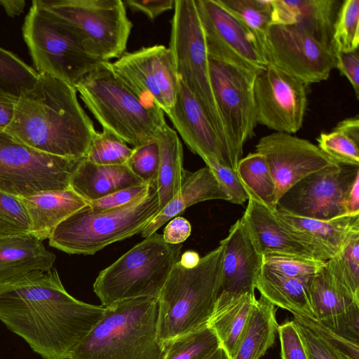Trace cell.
<instances>
[{"mask_svg": "<svg viewBox=\"0 0 359 359\" xmlns=\"http://www.w3.org/2000/svg\"><path fill=\"white\" fill-rule=\"evenodd\" d=\"M104 311L71 296L55 269L0 284V320L43 359H69Z\"/></svg>", "mask_w": 359, "mask_h": 359, "instance_id": "obj_1", "label": "cell"}, {"mask_svg": "<svg viewBox=\"0 0 359 359\" xmlns=\"http://www.w3.org/2000/svg\"><path fill=\"white\" fill-rule=\"evenodd\" d=\"M4 130L39 151L77 160L85 158L96 133L75 87L46 74H39L34 90L16 99Z\"/></svg>", "mask_w": 359, "mask_h": 359, "instance_id": "obj_2", "label": "cell"}, {"mask_svg": "<svg viewBox=\"0 0 359 359\" xmlns=\"http://www.w3.org/2000/svg\"><path fill=\"white\" fill-rule=\"evenodd\" d=\"M158 320L156 298L130 299L105 307L69 359H163Z\"/></svg>", "mask_w": 359, "mask_h": 359, "instance_id": "obj_3", "label": "cell"}, {"mask_svg": "<svg viewBox=\"0 0 359 359\" xmlns=\"http://www.w3.org/2000/svg\"><path fill=\"white\" fill-rule=\"evenodd\" d=\"M222 257L219 244L194 268L178 261L174 265L157 298L158 337L164 344L208 324L220 286Z\"/></svg>", "mask_w": 359, "mask_h": 359, "instance_id": "obj_4", "label": "cell"}, {"mask_svg": "<svg viewBox=\"0 0 359 359\" xmlns=\"http://www.w3.org/2000/svg\"><path fill=\"white\" fill-rule=\"evenodd\" d=\"M74 87L86 107L106 129L138 147L154 138L166 123L160 108L150 107L101 62Z\"/></svg>", "mask_w": 359, "mask_h": 359, "instance_id": "obj_5", "label": "cell"}, {"mask_svg": "<svg viewBox=\"0 0 359 359\" xmlns=\"http://www.w3.org/2000/svg\"><path fill=\"white\" fill-rule=\"evenodd\" d=\"M161 210L156 183L148 193L126 205L93 210L89 205L62 222L49 245L69 254L94 255L116 241L141 233Z\"/></svg>", "mask_w": 359, "mask_h": 359, "instance_id": "obj_6", "label": "cell"}, {"mask_svg": "<svg viewBox=\"0 0 359 359\" xmlns=\"http://www.w3.org/2000/svg\"><path fill=\"white\" fill-rule=\"evenodd\" d=\"M182 248L167 243L156 232L144 238L99 273L93 290L102 306L138 297L157 299Z\"/></svg>", "mask_w": 359, "mask_h": 359, "instance_id": "obj_7", "label": "cell"}, {"mask_svg": "<svg viewBox=\"0 0 359 359\" xmlns=\"http://www.w3.org/2000/svg\"><path fill=\"white\" fill-rule=\"evenodd\" d=\"M22 36L38 74H46L74 85L100 60L86 49L78 33L34 0L22 26Z\"/></svg>", "mask_w": 359, "mask_h": 359, "instance_id": "obj_8", "label": "cell"}, {"mask_svg": "<svg viewBox=\"0 0 359 359\" xmlns=\"http://www.w3.org/2000/svg\"><path fill=\"white\" fill-rule=\"evenodd\" d=\"M169 43L179 79L212 122L232 169L231 150L212 89L209 57L194 0H175Z\"/></svg>", "mask_w": 359, "mask_h": 359, "instance_id": "obj_9", "label": "cell"}, {"mask_svg": "<svg viewBox=\"0 0 359 359\" xmlns=\"http://www.w3.org/2000/svg\"><path fill=\"white\" fill-rule=\"evenodd\" d=\"M80 36L88 51L102 62L120 57L133 27L121 0H41Z\"/></svg>", "mask_w": 359, "mask_h": 359, "instance_id": "obj_10", "label": "cell"}, {"mask_svg": "<svg viewBox=\"0 0 359 359\" xmlns=\"http://www.w3.org/2000/svg\"><path fill=\"white\" fill-rule=\"evenodd\" d=\"M81 160L42 153L0 130V191L27 197L70 188L71 177Z\"/></svg>", "mask_w": 359, "mask_h": 359, "instance_id": "obj_11", "label": "cell"}, {"mask_svg": "<svg viewBox=\"0 0 359 359\" xmlns=\"http://www.w3.org/2000/svg\"><path fill=\"white\" fill-rule=\"evenodd\" d=\"M215 98L228 136L236 170L243 146L257 124L254 85L259 73L209 58Z\"/></svg>", "mask_w": 359, "mask_h": 359, "instance_id": "obj_12", "label": "cell"}, {"mask_svg": "<svg viewBox=\"0 0 359 359\" xmlns=\"http://www.w3.org/2000/svg\"><path fill=\"white\" fill-rule=\"evenodd\" d=\"M359 177V166L334 163L305 177L278 200L276 209L318 220L347 215L346 196Z\"/></svg>", "mask_w": 359, "mask_h": 359, "instance_id": "obj_13", "label": "cell"}, {"mask_svg": "<svg viewBox=\"0 0 359 359\" xmlns=\"http://www.w3.org/2000/svg\"><path fill=\"white\" fill-rule=\"evenodd\" d=\"M262 48L268 65L306 86L327 80L335 68L332 46L293 27L270 25Z\"/></svg>", "mask_w": 359, "mask_h": 359, "instance_id": "obj_14", "label": "cell"}, {"mask_svg": "<svg viewBox=\"0 0 359 359\" xmlns=\"http://www.w3.org/2000/svg\"><path fill=\"white\" fill-rule=\"evenodd\" d=\"M209 58L259 73L268 66L255 34L217 0H194Z\"/></svg>", "mask_w": 359, "mask_h": 359, "instance_id": "obj_15", "label": "cell"}, {"mask_svg": "<svg viewBox=\"0 0 359 359\" xmlns=\"http://www.w3.org/2000/svg\"><path fill=\"white\" fill-rule=\"evenodd\" d=\"M306 86L268 65L257 75L254 85L257 123L277 133L298 132L307 107Z\"/></svg>", "mask_w": 359, "mask_h": 359, "instance_id": "obj_16", "label": "cell"}, {"mask_svg": "<svg viewBox=\"0 0 359 359\" xmlns=\"http://www.w3.org/2000/svg\"><path fill=\"white\" fill-rule=\"evenodd\" d=\"M255 151L265 158L280 197L305 177L337 163L309 140L274 132L260 138Z\"/></svg>", "mask_w": 359, "mask_h": 359, "instance_id": "obj_17", "label": "cell"}, {"mask_svg": "<svg viewBox=\"0 0 359 359\" xmlns=\"http://www.w3.org/2000/svg\"><path fill=\"white\" fill-rule=\"evenodd\" d=\"M219 244L223 247L222 278L215 310L239 296L255 293L264 266V255L243 217L231 226Z\"/></svg>", "mask_w": 359, "mask_h": 359, "instance_id": "obj_18", "label": "cell"}, {"mask_svg": "<svg viewBox=\"0 0 359 359\" xmlns=\"http://www.w3.org/2000/svg\"><path fill=\"white\" fill-rule=\"evenodd\" d=\"M279 225L317 260L334 257L351 237L359 232V215L318 220L276 209L272 212Z\"/></svg>", "mask_w": 359, "mask_h": 359, "instance_id": "obj_19", "label": "cell"}, {"mask_svg": "<svg viewBox=\"0 0 359 359\" xmlns=\"http://www.w3.org/2000/svg\"><path fill=\"white\" fill-rule=\"evenodd\" d=\"M165 114L192 152L204 162L215 159L231 168L212 122L180 79L175 102Z\"/></svg>", "mask_w": 359, "mask_h": 359, "instance_id": "obj_20", "label": "cell"}, {"mask_svg": "<svg viewBox=\"0 0 359 359\" xmlns=\"http://www.w3.org/2000/svg\"><path fill=\"white\" fill-rule=\"evenodd\" d=\"M271 6L270 25L297 28L332 46L338 1L272 0Z\"/></svg>", "mask_w": 359, "mask_h": 359, "instance_id": "obj_21", "label": "cell"}, {"mask_svg": "<svg viewBox=\"0 0 359 359\" xmlns=\"http://www.w3.org/2000/svg\"><path fill=\"white\" fill-rule=\"evenodd\" d=\"M309 285L316 318L359 341V303L332 286L325 268L311 278Z\"/></svg>", "mask_w": 359, "mask_h": 359, "instance_id": "obj_22", "label": "cell"}, {"mask_svg": "<svg viewBox=\"0 0 359 359\" xmlns=\"http://www.w3.org/2000/svg\"><path fill=\"white\" fill-rule=\"evenodd\" d=\"M20 198L30 219V234L41 241L49 238L57 225L88 205L71 188L43 191Z\"/></svg>", "mask_w": 359, "mask_h": 359, "instance_id": "obj_23", "label": "cell"}, {"mask_svg": "<svg viewBox=\"0 0 359 359\" xmlns=\"http://www.w3.org/2000/svg\"><path fill=\"white\" fill-rule=\"evenodd\" d=\"M215 199L229 201L228 196L208 167L193 172L185 170L180 192L143 229L141 235L146 238L156 232L167 222L191 205Z\"/></svg>", "mask_w": 359, "mask_h": 359, "instance_id": "obj_24", "label": "cell"}, {"mask_svg": "<svg viewBox=\"0 0 359 359\" xmlns=\"http://www.w3.org/2000/svg\"><path fill=\"white\" fill-rule=\"evenodd\" d=\"M143 183L126 164L97 165L83 158L71 177L69 187L89 203L118 190Z\"/></svg>", "mask_w": 359, "mask_h": 359, "instance_id": "obj_25", "label": "cell"}, {"mask_svg": "<svg viewBox=\"0 0 359 359\" xmlns=\"http://www.w3.org/2000/svg\"><path fill=\"white\" fill-rule=\"evenodd\" d=\"M55 259L32 234L0 238V284L27 272L50 270Z\"/></svg>", "mask_w": 359, "mask_h": 359, "instance_id": "obj_26", "label": "cell"}, {"mask_svg": "<svg viewBox=\"0 0 359 359\" xmlns=\"http://www.w3.org/2000/svg\"><path fill=\"white\" fill-rule=\"evenodd\" d=\"M248 201L243 217L263 255L278 254L314 259L285 231L270 210L250 198Z\"/></svg>", "mask_w": 359, "mask_h": 359, "instance_id": "obj_27", "label": "cell"}, {"mask_svg": "<svg viewBox=\"0 0 359 359\" xmlns=\"http://www.w3.org/2000/svg\"><path fill=\"white\" fill-rule=\"evenodd\" d=\"M309 279L283 276L264 265L255 288L274 306L305 316L315 318L309 292Z\"/></svg>", "mask_w": 359, "mask_h": 359, "instance_id": "obj_28", "label": "cell"}, {"mask_svg": "<svg viewBox=\"0 0 359 359\" xmlns=\"http://www.w3.org/2000/svg\"><path fill=\"white\" fill-rule=\"evenodd\" d=\"M116 76L146 105L163 111V102L154 79L149 47L125 52L113 62Z\"/></svg>", "mask_w": 359, "mask_h": 359, "instance_id": "obj_29", "label": "cell"}, {"mask_svg": "<svg viewBox=\"0 0 359 359\" xmlns=\"http://www.w3.org/2000/svg\"><path fill=\"white\" fill-rule=\"evenodd\" d=\"M154 137L159 149L156 186L161 210L180 191L185 172L183 167V148L176 131L167 123L156 133Z\"/></svg>", "mask_w": 359, "mask_h": 359, "instance_id": "obj_30", "label": "cell"}, {"mask_svg": "<svg viewBox=\"0 0 359 359\" xmlns=\"http://www.w3.org/2000/svg\"><path fill=\"white\" fill-rule=\"evenodd\" d=\"M256 299L255 293L239 296L215 310L208 323L229 359H234Z\"/></svg>", "mask_w": 359, "mask_h": 359, "instance_id": "obj_31", "label": "cell"}, {"mask_svg": "<svg viewBox=\"0 0 359 359\" xmlns=\"http://www.w3.org/2000/svg\"><path fill=\"white\" fill-rule=\"evenodd\" d=\"M276 311L264 297L256 299L234 359H259L273 345L278 326Z\"/></svg>", "mask_w": 359, "mask_h": 359, "instance_id": "obj_32", "label": "cell"}, {"mask_svg": "<svg viewBox=\"0 0 359 359\" xmlns=\"http://www.w3.org/2000/svg\"><path fill=\"white\" fill-rule=\"evenodd\" d=\"M236 172L250 198L273 212L276 209V184L264 157L258 152L241 158Z\"/></svg>", "mask_w": 359, "mask_h": 359, "instance_id": "obj_33", "label": "cell"}, {"mask_svg": "<svg viewBox=\"0 0 359 359\" xmlns=\"http://www.w3.org/2000/svg\"><path fill=\"white\" fill-rule=\"evenodd\" d=\"M325 269L332 286L359 303V232L343 248L325 262Z\"/></svg>", "mask_w": 359, "mask_h": 359, "instance_id": "obj_34", "label": "cell"}, {"mask_svg": "<svg viewBox=\"0 0 359 359\" xmlns=\"http://www.w3.org/2000/svg\"><path fill=\"white\" fill-rule=\"evenodd\" d=\"M316 140L319 149L337 163L359 166L358 115L341 120Z\"/></svg>", "mask_w": 359, "mask_h": 359, "instance_id": "obj_35", "label": "cell"}, {"mask_svg": "<svg viewBox=\"0 0 359 359\" xmlns=\"http://www.w3.org/2000/svg\"><path fill=\"white\" fill-rule=\"evenodd\" d=\"M39 79L34 67L0 46V95L18 99L34 90Z\"/></svg>", "mask_w": 359, "mask_h": 359, "instance_id": "obj_36", "label": "cell"}, {"mask_svg": "<svg viewBox=\"0 0 359 359\" xmlns=\"http://www.w3.org/2000/svg\"><path fill=\"white\" fill-rule=\"evenodd\" d=\"M164 345L163 359H208L221 347L208 324L177 336Z\"/></svg>", "mask_w": 359, "mask_h": 359, "instance_id": "obj_37", "label": "cell"}, {"mask_svg": "<svg viewBox=\"0 0 359 359\" xmlns=\"http://www.w3.org/2000/svg\"><path fill=\"white\" fill-rule=\"evenodd\" d=\"M217 1L255 34L262 48L270 26L272 0H217Z\"/></svg>", "mask_w": 359, "mask_h": 359, "instance_id": "obj_38", "label": "cell"}, {"mask_svg": "<svg viewBox=\"0 0 359 359\" xmlns=\"http://www.w3.org/2000/svg\"><path fill=\"white\" fill-rule=\"evenodd\" d=\"M151 66L157 88L163 102V112H167L175 102L179 78L173 55L163 45L149 46Z\"/></svg>", "mask_w": 359, "mask_h": 359, "instance_id": "obj_39", "label": "cell"}, {"mask_svg": "<svg viewBox=\"0 0 359 359\" xmlns=\"http://www.w3.org/2000/svg\"><path fill=\"white\" fill-rule=\"evenodd\" d=\"M359 45V0H345L339 7L333 25L334 52H351Z\"/></svg>", "mask_w": 359, "mask_h": 359, "instance_id": "obj_40", "label": "cell"}, {"mask_svg": "<svg viewBox=\"0 0 359 359\" xmlns=\"http://www.w3.org/2000/svg\"><path fill=\"white\" fill-rule=\"evenodd\" d=\"M133 150L116 135L102 129V132L96 131L84 158L97 165H125Z\"/></svg>", "mask_w": 359, "mask_h": 359, "instance_id": "obj_41", "label": "cell"}, {"mask_svg": "<svg viewBox=\"0 0 359 359\" xmlns=\"http://www.w3.org/2000/svg\"><path fill=\"white\" fill-rule=\"evenodd\" d=\"M30 233V219L20 197L0 191V238Z\"/></svg>", "mask_w": 359, "mask_h": 359, "instance_id": "obj_42", "label": "cell"}, {"mask_svg": "<svg viewBox=\"0 0 359 359\" xmlns=\"http://www.w3.org/2000/svg\"><path fill=\"white\" fill-rule=\"evenodd\" d=\"M293 320L311 330L333 350L348 359H359V341L320 322L315 318L293 313Z\"/></svg>", "mask_w": 359, "mask_h": 359, "instance_id": "obj_43", "label": "cell"}, {"mask_svg": "<svg viewBox=\"0 0 359 359\" xmlns=\"http://www.w3.org/2000/svg\"><path fill=\"white\" fill-rule=\"evenodd\" d=\"M264 265L283 276L309 279L325 268V262L284 255L267 254L264 255Z\"/></svg>", "mask_w": 359, "mask_h": 359, "instance_id": "obj_44", "label": "cell"}, {"mask_svg": "<svg viewBox=\"0 0 359 359\" xmlns=\"http://www.w3.org/2000/svg\"><path fill=\"white\" fill-rule=\"evenodd\" d=\"M126 165L144 183H156L159 164V149L155 137L133 148Z\"/></svg>", "mask_w": 359, "mask_h": 359, "instance_id": "obj_45", "label": "cell"}, {"mask_svg": "<svg viewBox=\"0 0 359 359\" xmlns=\"http://www.w3.org/2000/svg\"><path fill=\"white\" fill-rule=\"evenodd\" d=\"M229 197V202L242 205L248 200V195L236 170L224 165L215 159L205 161Z\"/></svg>", "mask_w": 359, "mask_h": 359, "instance_id": "obj_46", "label": "cell"}, {"mask_svg": "<svg viewBox=\"0 0 359 359\" xmlns=\"http://www.w3.org/2000/svg\"><path fill=\"white\" fill-rule=\"evenodd\" d=\"M277 333L281 359H309L297 325L293 320L278 325Z\"/></svg>", "mask_w": 359, "mask_h": 359, "instance_id": "obj_47", "label": "cell"}, {"mask_svg": "<svg viewBox=\"0 0 359 359\" xmlns=\"http://www.w3.org/2000/svg\"><path fill=\"white\" fill-rule=\"evenodd\" d=\"M151 183H143L118 190L101 198L88 203L93 210H104L116 208L129 204L145 196Z\"/></svg>", "mask_w": 359, "mask_h": 359, "instance_id": "obj_48", "label": "cell"}, {"mask_svg": "<svg viewBox=\"0 0 359 359\" xmlns=\"http://www.w3.org/2000/svg\"><path fill=\"white\" fill-rule=\"evenodd\" d=\"M335 53L336 65L341 74L344 76L359 98V54L358 50Z\"/></svg>", "mask_w": 359, "mask_h": 359, "instance_id": "obj_49", "label": "cell"}, {"mask_svg": "<svg viewBox=\"0 0 359 359\" xmlns=\"http://www.w3.org/2000/svg\"><path fill=\"white\" fill-rule=\"evenodd\" d=\"M295 323L304 342L309 359H335L334 350L328 344L309 329L300 324Z\"/></svg>", "mask_w": 359, "mask_h": 359, "instance_id": "obj_50", "label": "cell"}, {"mask_svg": "<svg viewBox=\"0 0 359 359\" xmlns=\"http://www.w3.org/2000/svg\"><path fill=\"white\" fill-rule=\"evenodd\" d=\"M123 2L131 10L143 13L149 19L154 20L173 8L175 0H126Z\"/></svg>", "mask_w": 359, "mask_h": 359, "instance_id": "obj_51", "label": "cell"}, {"mask_svg": "<svg viewBox=\"0 0 359 359\" xmlns=\"http://www.w3.org/2000/svg\"><path fill=\"white\" fill-rule=\"evenodd\" d=\"M191 226L185 218L178 216L172 218L163 229V238L167 243L182 244L190 236Z\"/></svg>", "mask_w": 359, "mask_h": 359, "instance_id": "obj_52", "label": "cell"}, {"mask_svg": "<svg viewBox=\"0 0 359 359\" xmlns=\"http://www.w3.org/2000/svg\"><path fill=\"white\" fill-rule=\"evenodd\" d=\"M16 99L0 95V130H4L11 122Z\"/></svg>", "mask_w": 359, "mask_h": 359, "instance_id": "obj_53", "label": "cell"}, {"mask_svg": "<svg viewBox=\"0 0 359 359\" xmlns=\"http://www.w3.org/2000/svg\"><path fill=\"white\" fill-rule=\"evenodd\" d=\"M347 215H359V177L355 179L346 196Z\"/></svg>", "mask_w": 359, "mask_h": 359, "instance_id": "obj_54", "label": "cell"}, {"mask_svg": "<svg viewBox=\"0 0 359 359\" xmlns=\"http://www.w3.org/2000/svg\"><path fill=\"white\" fill-rule=\"evenodd\" d=\"M0 6L4 8L8 15L14 18L20 15L25 9L24 0H4L0 1Z\"/></svg>", "mask_w": 359, "mask_h": 359, "instance_id": "obj_55", "label": "cell"}, {"mask_svg": "<svg viewBox=\"0 0 359 359\" xmlns=\"http://www.w3.org/2000/svg\"><path fill=\"white\" fill-rule=\"evenodd\" d=\"M201 257L199 255L192 250H188L184 252L180 257L178 262L181 265L187 269H191L196 266Z\"/></svg>", "mask_w": 359, "mask_h": 359, "instance_id": "obj_56", "label": "cell"}, {"mask_svg": "<svg viewBox=\"0 0 359 359\" xmlns=\"http://www.w3.org/2000/svg\"><path fill=\"white\" fill-rule=\"evenodd\" d=\"M208 359H229L224 350L219 347L210 357Z\"/></svg>", "mask_w": 359, "mask_h": 359, "instance_id": "obj_57", "label": "cell"}, {"mask_svg": "<svg viewBox=\"0 0 359 359\" xmlns=\"http://www.w3.org/2000/svg\"><path fill=\"white\" fill-rule=\"evenodd\" d=\"M334 352L335 359H348L347 357H346L343 354H341L339 352H337L334 350Z\"/></svg>", "mask_w": 359, "mask_h": 359, "instance_id": "obj_58", "label": "cell"}]
</instances>
